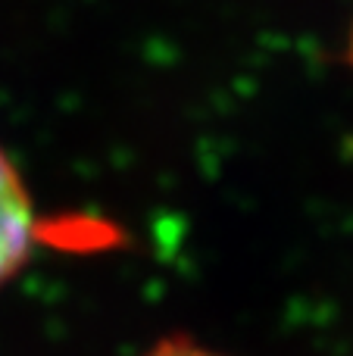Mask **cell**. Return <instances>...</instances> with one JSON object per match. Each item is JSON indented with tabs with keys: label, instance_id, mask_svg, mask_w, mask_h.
I'll return each instance as SVG.
<instances>
[{
	"label": "cell",
	"instance_id": "1",
	"mask_svg": "<svg viewBox=\"0 0 353 356\" xmlns=\"http://www.w3.org/2000/svg\"><path fill=\"white\" fill-rule=\"evenodd\" d=\"M38 244V209L13 156L0 147V288L25 269Z\"/></svg>",
	"mask_w": 353,
	"mask_h": 356
},
{
	"label": "cell",
	"instance_id": "2",
	"mask_svg": "<svg viewBox=\"0 0 353 356\" xmlns=\"http://www.w3.org/2000/svg\"><path fill=\"white\" fill-rule=\"evenodd\" d=\"M138 356H229V353L213 350V347L200 344L194 338H163Z\"/></svg>",
	"mask_w": 353,
	"mask_h": 356
},
{
	"label": "cell",
	"instance_id": "3",
	"mask_svg": "<svg viewBox=\"0 0 353 356\" xmlns=\"http://www.w3.org/2000/svg\"><path fill=\"white\" fill-rule=\"evenodd\" d=\"M350 56H353V41H350Z\"/></svg>",
	"mask_w": 353,
	"mask_h": 356
}]
</instances>
